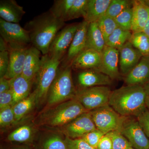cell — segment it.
Segmentation results:
<instances>
[{
	"label": "cell",
	"mask_w": 149,
	"mask_h": 149,
	"mask_svg": "<svg viewBox=\"0 0 149 149\" xmlns=\"http://www.w3.org/2000/svg\"><path fill=\"white\" fill-rule=\"evenodd\" d=\"M65 22L57 18L49 10L35 17L25 24L31 43L43 55L47 54L52 42Z\"/></svg>",
	"instance_id": "obj_1"
},
{
	"label": "cell",
	"mask_w": 149,
	"mask_h": 149,
	"mask_svg": "<svg viewBox=\"0 0 149 149\" xmlns=\"http://www.w3.org/2000/svg\"><path fill=\"white\" fill-rule=\"evenodd\" d=\"M143 86L126 85L112 91L109 104L118 114L137 118L147 109Z\"/></svg>",
	"instance_id": "obj_2"
},
{
	"label": "cell",
	"mask_w": 149,
	"mask_h": 149,
	"mask_svg": "<svg viewBox=\"0 0 149 149\" xmlns=\"http://www.w3.org/2000/svg\"><path fill=\"white\" fill-rule=\"evenodd\" d=\"M70 65L59 69L55 79L51 85L47 96L50 105L61 103L74 99L77 91L73 84Z\"/></svg>",
	"instance_id": "obj_3"
},
{
	"label": "cell",
	"mask_w": 149,
	"mask_h": 149,
	"mask_svg": "<svg viewBox=\"0 0 149 149\" xmlns=\"http://www.w3.org/2000/svg\"><path fill=\"white\" fill-rule=\"evenodd\" d=\"M88 111L75 99L59 104L44 116L46 124L53 127H62L82 113Z\"/></svg>",
	"instance_id": "obj_4"
},
{
	"label": "cell",
	"mask_w": 149,
	"mask_h": 149,
	"mask_svg": "<svg viewBox=\"0 0 149 149\" xmlns=\"http://www.w3.org/2000/svg\"><path fill=\"white\" fill-rule=\"evenodd\" d=\"M61 62L52 58L48 54L42 56L40 69L35 77L37 86L34 92L37 103L47 99L48 92L56 76Z\"/></svg>",
	"instance_id": "obj_5"
},
{
	"label": "cell",
	"mask_w": 149,
	"mask_h": 149,
	"mask_svg": "<svg viewBox=\"0 0 149 149\" xmlns=\"http://www.w3.org/2000/svg\"><path fill=\"white\" fill-rule=\"evenodd\" d=\"M96 128L105 134L113 131L120 132L127 117L116 112L109 104L90 111Z\"/></svg>",
	"instance_id": "obj_6"
},
{
	"label": "cell",
	"mask_w": 149,
	"mask_h": 149,
	"mask_svg": "<svg viewBox=\"0 0 149 149\" xmlns=\"http://www.w3.org/2000/svg\"><path fill=\"white\" fill-rule=\"evenodd\" d=\"M111 92L107 86L83 88L77 91L74 99L90 111L109 104Z\"/></svg>",
	"instance_id": "obj_7"
},
{
	"label": "cell",
	"mask_w": 149,
	"mask_h": 149,
	"mask_svg": "<svg viewBox=\"0 0 149 149\" xmlns=\"http://www.w3.org/2000/svg\"><path fill=\"white\" fill-rule=\"evenodd\" d=\"M79 23H73L65 26L56 35L52 42L48 54L52 58L61 61L67 52Z\"/></svg>",
	"instance_id": "obj_8"
},
{
	"label": "cell",
	"mask_w": 149,
	"mask_h": 149,
	"mask_svg": "<svg viewBox=\"0 0 149 149\" xmlns=\"http://www.w3.org/2000/svg\"><path fill=\"white\" fill-rule=\"evenodd\" d=\"M120 132L135 149H149V139L137 118L127 117Z\"/></svg>",
	"instance_id": "obj_9"
},
{
	"label": "cell",
	"mask_w": 149,
	"mask_h": 149,
	"mask_svg": "<svg viewBox=\"0 0 149 149\" xmlns=\"http://www.w3.org/2000/svg\"><path fill=\"white\" fill-rule=\"evenodd\" d=\"M1 37L8 45L28 47L31 43L29 32L18 23L8 22L0 19Z\"/></svg>",
	"instance_id": "obj_10"
},
{
	"label": "cell",
	"mask_w": 149,
	"mask_h": 149,
	"mask_svg": "<svg viewBox=\"0 0 149 149\" xmlns=\"http://www.w3.org/2000/svg\"><path fill=\"white\" fill-rule=\"evenodd\" d=\"M62 128L66 137L72 139L82 138L85 134L97 129L90 111L80 115Z\"/></svg>",
	"instance_id": "obj_11"
},
{
	"label": "cell",
	"mask_w": 149,
	"mask_h": 149,
	"mask_svg": "<svg viewBox=\"0 0 149 149\" xmlns=\"http://www.w3.org/2000/svg\"><path fill=\"white\" fill-rule=\"evenodd\" d=\"M119 62V50L106 45L101 53L100 64L98 70L111 80H118L121 75L118 69Z\"/></svg>",
	"instance_id": "obj_12"
},
{
	"label": "cell",
	"mask_w": 149,
	"mask_h": 149,
	"mask_svg": "<svg viewBox=\"0 0 149 149\" xmlns=\"http://www.w3.org/2000/svg\"><path fill=\"white\" fill-rule=\"evenodd\" d=\"M29 47L8 45L9 65L6 78L12 79L22 74L27 50Z\"/></svg>",
	"instance_id": "obj_13"
},
{
	"label": "cell",
	"mask_w": 149,
	"mask_h": 149,
	"mask_svg": "<svg viewBox=\"0 0 149 149\" xmlns=\"http://www.w3.org/2000/svg\"><path fill=\"white\" fill-rule=\"evenodd\" d=\"M119 51L120 72L125 76L138 64L143 56L129 41Z\"/></svg>",
	"instance_id": "obj_14"
},
{
	"label": "cell",
	"mask_w": 149,
	"mask_h": 149,
	"mask_svg": "<svg viewBox=\"0 0 149 149\" xmlns=\"http://www.w3.org/2000/svg\"><path fill=\"white\" fill-rule=\"evenodd\" d=\"M89 24L85 20L79 23V26L68 51L64 61V66L70 65L72 61L85 50Z\"/></svg>",
	"instance_id": "obj_15"
},
{
	"label": "cell",
	"mask_w": 149,
	"mask_h": 149,
	"mask_svg": "<svg viewBox=\"0 0 149 149\" xmlns=\"http://www.w3.org/2000/svg\"><path fill=\"white\" fill-rule=\"evenodd\" d=\"M77 82L82 88L111 85V79L97 70H85L77 75Z\"/></svg>",
	"instance_id": "obj_16"
},
{
	"label": "cell",
	"mask_w": 149,
	"mask_h": 149,
	"mask_svg": "<svg viewBox=\"0 0 149 149\" xmlns=\"http://www.w3.org/2000/svg\"><path fill=\"white\" fill-rule=\"evenodd\" d=\"M101 60V53L92 49H85L79 54L70 63L75 69L98 70Z\"/></svg>",
	"instance_id": "obj_17"
},
{
	"label": "cell",
	"mask_w": 149,
	"mask_h": 149,
	"mask_svg": "<svg viewBox=\"0 0 149 149\" xmlns=\"http://www.w3.org/2000/svg\"><path fill=\"white\" fill-rule=\"evenodd\" d=\"M149 81V56H143L138 64L125 76L127 85L143 86Z\"/></svg>",
	"instance_id": "obj_18"
},
{
	"label": "cell",
	"mask_w": 149,
	"mask_h": 149,
	"mask_svg": "<svg viewBox=\"0 0 149 149\" xmlns=\"http://www.w3.org/2000/svg\"><path fill=\"white\" fill-rule=\"evenodd\" d=\"M40 53L41 52L32 45L27 49L22 75L31 81L35 80L40 69Z\"/></svg>",
	"instance_id": "obj_19"
},
{
	"label": "cell",
	"mask_w": 149,
	"mask_h": 149,
	"mask_svg": "<svg viewBox=\"0 0 149 149\" xmlns=\"http://www.w3.org/2000/svg\"><path fill=\"white\" fill-rule=\"evenodd\" d=\"M25 14L23 7L15 0L0 1V17L5 21L18 23Z\"/></svg>",
	"instance_id": "obj_20"
},
{
	"label": "cell",
	"mask_w": 149,
	"mask_h": 149,
	"mask_svg": "<svg viewBox=\"0 0 149 149\" xmlns=\"http://www.w3.org/2000/svg\"><path fill=\"white\" fill-rule=\"evenodd\" d=\"M132 32H143L149 17V7L144 1H132Z\"/></svg>",
	"instance_id": "obj_21"
},
{
	"label": "cell",
	"mask_w": 149,
	"mask_h": 149,
	"mask_svg": "<svg viewBox=\"0 0 149 149\" xmlns=\"http://www.w3.org/2000/svg\"><path fill=\"white\" fill-rule=\"evenodd\" d=\"M9 80L10 90L13 94V106L30 95L33 81L28 80L22 74Z\"/></svg>",
	"instance_id": "obj_22"
},
{
	"label": "cell",
	"mask_w": 149,
	"mask_h": 149,
	"mask_svg": "<svg viewBox=\"0 0 149 149\" xmlns=\"http://www.w3.org/2000/svg\"><path fill=\"white\" fill-rule=\"evenodd\" d=\"M111 0H88L84 20L88 23L97 22L105 14Z\"/></svg>",
	"instance_id": "obj_23"
},
{
	"label": "cell",
	"mask_w": 149,
	"mask_h": 149,
	"mask_svg": "<svg viewBox=\"0 0 149 149\" xmlns=\"http://www.w3.org/2000/svg\"><path fill=\"white\" fill-rule=\"evenodd\" d=\"M106 45L105 40L97 22L89 23L85 49H92L101 53Z\"/></svg>",
	"instance_id": "obj_24"
},
{
	"label": "cell",
	"mask_w": 149,
	"mask_h": 149,
	"mask_svg": "<svg viewBox=\"0 0 149 149\" xmlns=\"http://www.w3.org/2000/svg\"><path fill=\"white\" fill-rule=\"evenodd\" d=\"M132 32L117 27L108 38L106 45L119 50L130 40Z\"/></svg>",
	"instance_id": "obj_25"
},
{
	"label": "cell",
	"mask_w": 149,
	"mask_h": 149,
	"mask_svg": "<svg viewBox=\"0 0 149 149\" xmlns=\"http://www.w3.org/2000/svg\"><path fill=\"white\" fill-rule=\"evenodd\" d=\"M36 103L35 92L32 93L26 98L22 100L13 106L14 113L16 121L21 120L28 113Z\"/></svg>",
	"instance_id": "obj_26"
},
{
	"label": "cell",
	"mask_w": 149,
	"mask_h": 149,
	"mask_svg": "<svg viewBox=\"0 0 149 149\" xmlns=\"http://www.w3.org/2000/svg\"><path fill=\"white\" fill-rule=\"evenodd\" d=\"M74 1V0H56L49 10L57 18L65 22Z\"/></svg>",
	"instance_id": "obj_27"
},
{
	"label": "cell",
	"mask_w": 149,
	"mask_h": 149,
	"mask_svg": "<svg viewBox=\"0 0 149 149\" xmlns=\"http://www.w3.org/2000/svg\"><path fill=\"white\" fill-rule=\"evenodd\" d=\"M129 42L143 56H149V37L143 32H132Z\"/></svg>",
	"instance_id": "obj_28"
},
{
	"label": "cell",
	"mask_w": 149,
	"mask_h": 149,
	"mask_svg": "<svg viewBox=\"0 0 149 149\" xmlns=\"http://www.w3.org/2000/svg\"><path fill=\"white\" fill-rule=\"evenodd\" d=\"M132 7V1L111 0L105 15L115 19L125 9Z\"/></svg>",
	"instance_id": "obj_29"
},
{
	"label": "cell",
	"mask_w": 149,
	"mask_h": 149,
	"mask_svg": "<svg viewBox=\"0 0 149 149\" xmlns=\"http://www.w3.org/2000/svg\"><path fill=\"white\" fill-rule=\"evenodd\" d=\"M32 128L28 125H23L11 132L7 139L11 142L24 143L29 141L32 138Z\"/></svg>",
	"instance_id": "obj_30"
},
{
	"label": "cell",
	"mask_w": 149,
	"mask_h": 149,
	"mask_svg": "<svg viewBox=\"0 0 149 149\" xmlns=\"http://www.w3.org/2000/svg\"><path fill=\"white\" fill-rule=\"evenodd\" d=\"M97 22L106 42L110 35L118 27L114 19L105 15L99 19Z\"/></svg>",
	"instance_id": "obj_31"
},
{
	"label": "cell",
	"mask_w": 149,
	"mask_h": 149,
	"mask_svg": "<svg viewBox=\"0 0 149 149\" xmlns=\"http://www.w3.org/2000/svg\"><path fill=\"white\" fill-rule=\"evenodd\" d=\"M133 8H128L124 10L114 19L118 27L127 31H131L133 19Z\"/></svg>",
	"instance_id": "obj_32"
},
{
	"label": "cell",
	"mask_w": 149,
	"mask_h": 149,
	"mask_svg": "<svg viewBox=\"0 0 149 149\" xmlns=\"http://www.w3.org/2000/svg\"><path fill=\"white\" fill-rule=\"evenodd\" d=\"M88 0H74L73 4L68 13L66 21L79 18L84 17Z\"/></svg>",
	"instance_id": "obj_33"
},
{
	"label": "cell",
	"mask_w": 149,
	"mask_h": 149,
	"mask_svg": "<svg viewBox=\"0 0 149 149\" xmlns=\"http://www.w3.org/2000/svg\"><path fill=\"white\" fill-rule=\"evenodd\" d=\"M112 142L113 149H129L132 146L130 142L119 131H113L107 134Z\"/></svg>",
	"instance_id": "obj_34"
},
{
	"label": "cell",
	"mask_w": 149,
	"mask_h": 149,
	"mask_svg": "<svg viewBox=\"0 0 149 149\" xmlns=\"http://www.w3.org/2000/svg\"><path fill=\"white\" fill-rule=\"evenodd\" d=\"M42 149H68L65 141L60 136L53 135L46 139L42 145Z\"/></svg>",
	"instance_id": "obj_35"
},
{
	"label": "cell",
	"mask_w": 149,
	"mask_h": 149,
	"mask_svg": "<svg viewBox=\"0 0 149 149\" xmlns=\"http://www.w3.org/2000/svg\"><path fill=\"white\" fill-rule=\"evenodd\" d=\"M15 121L13 106L0 109V125L1 127H7Z\"/></svg>",
	"instance_id": "obj_36"
},
{
	"label": "cell",
	"mask_w": 149,
	"mask_h": 149,
	"mask_svg": "<svg viewBox=\"0 0 149 149\" xmlns=\"http://www.w3.org/2000/svg\"><path fill=\"white\" fill-rule=\"evenodd\" d=\"M105 135L104 133L97 129L85 134L82 138L91 146L97 149L99 142Z\"/></svg>",
	"instance_id": "obj_37"
},
{
	"label": "cell",
	"mask_w": 149,
	"mask_h": 149,
	"mask_svg": "<svg viewBox=\"0 0 149 149\" xmlns=\"http://www.w3.org/2000/svg\"><path fill=\"white\" fill-rule=\"evenodd\" d=\"M65 141L68 149H97L91 146L82 138L72 139L66 137Z\"/></svg>",
	"instance_id": "obj_38"
},
{
	"label": "cell",
	"mask_w": 149,
	"mask_h": 149,
	"mask_svg": "<svg viewBox=\"0 0 149 149\" xmlns=\"http://www.w3.org/2000/svg\"><path fill=\"white\" fill-rule=\"evenodd\" d=\"M9 65V53L8 50L0 51V77L6 75Z\"/></svg>",
	"instance_id": "obj_39"
},
{
	"label": "cell",
	"mask_w": 149,
	"mask_h": 149,
	"mask_svg": "<svg viewBox=\"0 0 149 149\" xmlns=\"http://www.w3.org/2000/svg\"><path fill=\"white\" fill-rule=\"evenodd\" d=\"M13 96L10 90L0 93V109L8 107L13 106Z\"/></svg>",
	"instance_id": "obj_40"
},
{
	"label": "cell",
	"mask_w": 149,
	"mask_h": 149,
	"mask_svg": "<svg viewBox=\"0 0 149 149\" xmlns=\"http://www.w3.org/2000/svg\"><path fill=\"white\" fill-rule=\"evenodd\" d=\"M144 132L149 138V111L146 110L137 118Z\"/></svg>",
	"instance_id": "obj_41"
},
{
	"label": "cell",
	"mask_w": 149,
	"mask_h": 149,
	"mask_svg": "<svg viewBox=\"0 0 149 149\" xmlns=\"http://www.w3.org/2000/svg\"><path fill=\"white\" fill-rule=\"evenodd\" d=\"M97 149H113L112 142L110 137L106 134L99 142Z\"/></svg>",
	"instance_id": "obj_42"
},
{
	"label": "cell",
	"mask_w": 149,
	"mask_h": 149,
	"mask_svg": "<svg viewBox=\"0 0 149 149\" xmlns=\"http://www.w3.org/2000/svg\"><path fill=\"white\" fill-rule=\"evenodd\" d=\"M10 90L9 79L5 77H0V93Z\"/></svg>",
	"instance_id": "obj_43"
},
{
	"label": "cell",
	"mask_w": 149,
	"mask_h": 149,
	"mask_svg": "<svg viewBox=\"0 0 149 149\" xmlns=\"http://www.w3.org/2000/svg\"><path fill=\"white\" fill-rule=\"evenodd\" d=\"M143 32L148 37H149V17Z\"/></svg>",
	"instance_id": "obj_44"
},
{
	"label": "cell",
	"mask_w": 149,
	"mask_h": 149,
	"mask_svg": "<svg viewBox=\"0 0 149 149\" xmlns=\"http://www.w3.org/2000/svg\"><path fill=\"white\" fill-rule=\"evenodd\" d=\"M144 90L147 96H149V81L147 82L146 84L143 85Z\"/></svg>",
	"instance_id": "obj_45"
},
{
	"label": "cell",
	"mask_w": 149,
	"mask_h": 149,
	"mask_svg": "<svg viewBox=\"0 0 149 149\" xmlns=\"http://www.w3.org/2000/svg\"><path fill=\"white\" fill-rule=\"evenodd\" d=\"M146 105L147 109L149 111V96H147L146 99Z\"/></svg>",
	"instance_id": "obj_46"
},
{
	"label": "cell",
	"mask_w": 149,
	"mask_h": 149,
	"mask_svg": "<svg viewBox=\"0 0 149 149\" xmlns=\"http://www.w3.org/2000/svg\"><path fill=\"white\" fill-rule=\"evenodd\" d=\"M144 1L145 3H146V4L149 7V0H146V1Z\"/></svg>",
	"instance_id": "obj_47"
},
{
	"label": "cell",
	"mask_w": 149,
	"mask_h": 149,
	"mask_svg": "<svg viewBox=\"0 0 149 149\" xmlns=\"http://www.w3.org/2000/svg\"><path fill=\"white\" fill-rule=\"evenodd\" d=\"M14 149H28L26 148H23V147H18V148H16Z\"/></svg>",
	"instance_id": "obj_48"
},
{
	"label": "cell",
	"mask_w": 149,
	"mask_h": 149,
	"mask_svg": "<svg viewBox=\"0 0 149 149\" xmlns=\"http://www.w3.org/2000/svg\"><path fill=\"white\" fill-rule=\"evenodd\" d=\"M129 149H134V148H133V147H131V148H129Z\"/></svg>",
	"instance_id": "obj_49"
}]
</instances>
